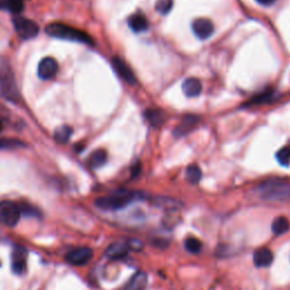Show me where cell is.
Returning a JSON list of instances; mask_svg holds the SVG:
<instances>
[{
  "label": "cell",
  "mask_w": 290,
  "mask_h": 290,
  "mask_svg": "<svg viewBox=\"0 0 290 290\" xmlns=\"http://www.w3.org/2000/svg\"><path fill=\"white\" fill-rule=\"evenodd\" d=\"M46 33L50 36L57 38V39L62 40H70L75 42H80L84 44H93V39L88 36V33L84 31H80L78 28H75L70 25L62 24V23H52L49 24L46 28Z\"/></svg>",
  "instance_id": "7a4b0ae2"
},
{
  "label": "cell",
  "mask_w": 290,
  "mask_h": 290,
  "mask_svg": "<svg viewBox=\"0 0 290 290\" xmlns=\"http://www.w3.org/2000/svg\"><path fill=\"white\" fill-rule=\"evenodd\" d=\"M4 8L10 10L12 14H20L24 8L23 0H6L5 7Z\"/></svg>",
  "instance_id": "484cf974"
},
{
  "label": "cell",
  "mask_w": 290,
  "mask_h": 290,
  "mask_svg": "<svg viewBox=\"0 0 290 290\" xmlns=\"http://www.w3.org/2000/svg\"><path fill=\"white\" fill-rule=\"evenodd\" d=\"M128 247H130V250H140V248H142V242H138V240H130L128 242Z\"/></svg>",
  "instance_id": "4dcf8cb0"
},
{
  "label": "cell",
  "mask_w": 290,
  "mask_h": 290,
  "mask_svg": "<svg viewBox=\"0 0 290 290\" xmlns=\"http://www.w3.org/2000/svg\"><path fill=\"white\" fill-rule=\"evenodd\" d=\"M185 248L190 254H198L202 250V242H200L198 238L188 237L185 240Z\"/></svg>",
  "instance_id": "cb8c5ba5"
},
{
  "label": "cell",
  "mask_w": 290,
  "mask_h": 290,
  "mask_svg": "<svg viewBox=\"0 0 290 290\" xmlns=\"http://www.w3.org/2000/svg\"><path fill=\"white\" fill-rule=\"evenodd\" d=\"M148 286V276L145 272L138 271L132 276L124 290H145Z\"/></svg>",
  "instance_id": "2e32d148"
},
{
  "label": "cell",
  "mask_w": 290,
  "mask_h": 290,
  "mask_svg": "<svg viewBox=\"0 0 290 290\" xmlns=\"http://www.w3.org/2000/svg\"><path fill=\"white\" fill-rule=\"evenodd\" d=\"M72 130L70 126H62L54 132V138L57 140L58 143H66L68 142V140L70 138Z\"/></svg>",
  "instance_id": "603a6c76"
},
{
  "label": "cell",
  "mask_w": 290,
  "mask_h": 290,
  "mask_svg": "<svg viewBox=\"0 0 290 290\" xmlns=\"http://www.w3.org/2000/svg\"><path fill=\"white\" fill-rule=\"evenodd\" d=\"M253 261L258 268H266L271 266L272 261H274V254H272L271 250L266 248V247L258 248L254 252Z\"/></svg>",
  "instance_id": "4fadbf2b"
},
{
  "label": "cell",
  "mask_w": 290,
  "mask_h": 290,
  "mask_svg": "<svg viewBox=\"0 0 290 290\" xmlns=\"http://www.w3.org/2000/svg\"><path fill=\"white\" fill-rule=\"evenodd\" d=\"M0 96L14 104L20 99L15 75L6 62H0Z\"/></svg>",
  "instance_id": "277c9868"
},
{
  "label": "cell",
  "mask_w": 290,
  "mask_h": 290,
  "mask_svg": "<svg viewBox=\"0 0 290 290\" xmlns=\"http://www.w3.org/2000/svg\"><path fill=\"white\" fill-rule=\"evenodd\" d=\"M144 117L153 127L161 126L166 120V114L160 109H148L144 112Z\"/></svg>",
  "instance_id": "ac0fdd59"
},
{
  "label": "cell",
  "mask_w": 290,
  "mask_h": 290,
  "mask_svg": "<svg viewBox=\"0 0 290 290\" xmlns=\"http://www.w3.org/2000/svg\"><path fill=\"white\" fill-rule=\"evenodd\" d=\"M138 198H142V194L134 193V192L120 190L114 193L99 198L96 200V206L104 211L120 210V208L128 206Z\"/></svg>",
  "instance_id": "3957f363"
},
{
  "label": "cell",
  "mask_w": 290,
  "mask_h": 290,
  "mask_svg": "<svg viewBox=\"0 0 290 290\" xmlns=\"http://www.w3.org/2000/svg\"><path fill=\"white\" fill-rule=\"evenodd\" d=\"M172 6L174 0H159V2H156V10L162 15H167L172 10Z\"/></svg>",
  "instance_id": "4316f807"
},
{
  "label": "cell",
  "mask_w": 290,
  "mask_h": 290,
  "mask_svg": "<svg viewBox=\"0 0 290 290\" xmlns=\"http://www.w3.org/2000/svg\"><path fill=\"white\" fill-rule=\"evenodd\" d=\"M128 244L125 242H114L110 245L106 250V256L112 260H120L125 258L128 253Z\"/></svg>",
  "instance_id": "9a60e30c"
},
{
  "label": "cell",
  "mask_w": 290,
  "mask_h": 290,
  "mask_svg": "<svg viewBox=\"0 0 290 290\" xmlns=\"http://www.w3.org/2000/svg\"><path fill=\"white\" fill-rule=\"evenodd\" d=\"M93 258V250L88 248V247H80V248H76L74 250H70V253L66 255V261L72 264V266H85Z\"/></svg>",
  "instance_id": "52a82bcc"
},
{
  "label": "cell",
  "mask_w": 290,
  "mask_h": 290,
  "mask_svg": "<svg viewBox=\"0 0 290 290\" xmlns=\"http://www.w3.org/2000/svg\"><path fill=\"white\" fill-rule=\"evenodd\" d=\"M153 204L159 208H164V210H178L180 203L174 198H153Z\"/></svg>",
  "instance_id": "ffe728a7"
},
{
  "label": "cell",
  "mask_w": 290,
  "mask_h": 290,
  "mask_svg": "<svg viewBox=\"0 0 290 290\" xmlns=\"http://www.w3.org/2000/svg\"><path fill=\"white\" fill-rule=\"evenodd\" d=\"M276 160H278L279 164L281 166H289L290 164V146L287 145V146L281 148L280 150L276 153Z\"/></svg>",
  "instance_id": "d4e9b609"
},
{
  "label": "cell",
  "mask_w": 290,
  "mask_h": 290,
  "mask_svg": "<svg viewBox=\"0 0 290 290\" xmlns=\"http://www.w3.org/2000/svg\"><path fill=\"white\" fill-rule=\"evenodd\" d=\"M256 2L263 6H270L276 2V0H256Z\"/></svg>",
  "instance_id": "1f68e13d"
},
{
  "label": "cell",
  "mask_w": 290,
  "mask_h": 290,
  "mask_svg": "<svg viewBox=\"0 0 290 290\" xmlns=\"http://www.w3.org/2000/svg\"><path fill=\"white\" fill-rule=\"evenodd\" d=\"M20 213L26 216H39V210L36 208H34L32 206H30L28 203H20L18 204Z\"/></svg>",
  "instance_id": "f546056e"
},
{
  "label": "cell",
  "mask_w": 290,
  "mask_h": 290,
  "mask_svg": "<svg viewBox=\"0 0 290 290\" xmlns=\"http://www.w3.org/2000/svg\"><path fill=\"white\" fill-rule=\"evenodd\" d=\"M128 25L130 28L133 30L134 32H144L148 28V22L143 14H134L133 16L130 17L128 20Z\"/></svg>",
  "instance_id": "e0dca14e"
},
{
  "label": "cell",
  "mask_w": 290,
  "mask_h": 290,
  "mask_svg": "<svg viewBox=\"0 0 290 290\" xmlns=\"http://www.w3.org/2000/svg\"><path fill=\"white\" fill-rule=\"evenodd\" d=\"M5 2H6V0H0V8L5 7Z\"/></svg>",
  "instance_id": "d6a6232c"
},
{
  "label": "cell",
  "mask_w": 290,
  "mask_h": 290,
  "mask_svg": "<svg viewBox=\"0 0 290 290\" xmlns=\"http://www.w3.org/2000/svg\"><path fill=\"white\" fill-rule=\"evenodd\" d=\"M182 92L187 98L198 96L202 92V83L195 78H190L182 83Z\"/></svg>",
  "instance_id": "5bb4252c"
},
{
  "label": "cell",
  "mask_w": 290,
  "mask_h": 290,
  "mask_svg": "<svg viewBox=\"0 0 290 290\" xmlns=\"http://www.w3.org/2000/svg\"><path fill=\"white\" fill-rule=\"evenodd\" d=\"M112 67H114V72H116L117 74L119 75V78L125 80L126 83L130 84V85L136 84V76H135V74L133 72V70H130V66L127 65V64L124 62L122 58L114 57L112 60Z\"/></svg>",
  "instance_id": "ba28073f"
},
{
  "label": "cell",
  "mask_w": 290,
  "mask_h": 290,
  "mask_svg": "<svg viewBox=\"0 0 290 290\" xmlns=\"http://www.w3.org/2000/svg\"><path fill=\"white\" fill-rule=\"evenodd\" d=\"M20 146H25V144L20 142V140L0 138V150H4V148H16Z\"/></svg>",
  "instance_id": "83f0119b"
},
{
  "label": "cell",
  "mask_w": 290,
  "mask_h": 290,
  "mask_svg": "<svg viewBox=\"0 0 290 290\" xmlns=\"http://www.w3.org/2000/svg\"><path fill=\"white\" fill-rule=\"evenodd\" d=\"M272 96H274V92H272L271 90H266V92L260 93V94H258L256 96H254L253 99H252L248 102V104H263V102H268V101L271 100ZM248 104H247V106H248Z\"/></svg>",
  "instance_id": "f1b7e54d"
},
{
  "label": "cell",
  "mask_w": 290,
  "mask_h": 290,
  "mask_svg": "<svg viewBox=\"0 0 290 290\" xmlns=\"http://www.w3.org/2000/svg\"><path fill=\"white\" fill-rule=\"evenodd\" d=\"M58 72V62L56 59L46 57L44 58L39 62V67H38V75L41 80H50L56 76Z\"/></svg>",
  "instance_id": "30bf717a"
},
{
  "label": "cell",
  "mask_w": 290,
  "mask_h": 290,
  "mask_svg": "<svg viewBox=\"0 0 290 290\" xmlns=\"http://www.w3.org/2000/svg\"><path fill=\"white\" fill-rule=\"evenodd\" d=\"M12 24H14L15 31L18 34L20 38L23 40H31L36 38L39 34L40 28L34 20L25 18V17L17 16L12 20Z\"/></svg>",
  "instance_id": "8992f818"
},
{
  "label": "cell",
  "mask_w": 290,
  "mask_h": 290,
  "mask_svg": "<svg viewBox=\"0 0 290 290\" xmlns=\"http://www.w3.org/2000/svg\"><path fill=\"white\" fill-rule=\"evenodd\" d=\"M186 178L190 184H198L202 179V172L198 164H190L186 169Z\"/></svg>",
  "instance_id": "7402d4cb"
},
{
  "label": "cell",
  "mask_w": 290,
  "mask_h": 290,
  "mask_svg": "<svg viewBox=\"0 0 290 290\" xmlns=\"http://www.w3.org/2000/svg\"><path fill=\"white\" fill-rule=\"evenodd\" d=\"M28 252L23 247H16L12 255V270L15 274H22L26 270Z\"/></svg>",
  "instance_id": "8fae6325"
},
{
  "label": "cell",
  "mask_w": 290,
  "mask_h": 290,
  "mask_svg": "<svg viewBox=\"0 0 290 290\" xmlns=\"http://www.w3.org/2000/svg\"><path fill=\"white\" fill-rule=\"evenodd\" d=\"M256 193L266 201H288L290 200V185L280 179H270L256 187Z\"/></svg>",
  "instance_id": "6da1fadb"
},
{
  "label": "cell",
  "mask_w": 290,
  "mask_h": 290,
  "mask_svg": "<svg viewBox=\"0 0 290 290\" xmlns=\"http://www.w3.org/2000/svg\"><path fill=\"white\" fill-rule=\"evenodd\" d=\"M106 158H108V153L104 148H99L92 153L88 158V164L92 168H100L106 162Z\"/></svg>",
  "instance_id": "d6986e66"
},
{
  "label": "cell",
  "mask_w": 290,
  "mask_h": 290,
  "mask_svg": "<svg viewBox=\"0 0 290 290\" xmlns=\"http://www.w3.org/2000/svg\"><path fill=\"white\" fill-rule=\"evenodd\" d=\"M271 229H272V232H274V234H276V236H280V234L287 232L289 229L288 219L284 216L276 218V219H274V222H272Z\"/></svg>",
  "instance_id": "44dd1931"
},
{
  "label": "cell",
  "mask_w": 290,
  "mask_h": 290,
  "mask_svg": "<svg viewBox=\"0 0 290 290\" xmlns=\"http://www.w3.org/2000/svg\"><path fill=\"white\" fill-rule=\"evenodd\" d=\"M198 122L200 117L195 116V114H186L182 119L180 124L174 130V135L177 136V138H182V136L190 133V130H193Z\"/></svg>",
  "instance_id": "7c38bea8"
},
{
  "label": "cell",
  "mask_w": 290,
  "mask_h": 290,
  "mask_svg": "<svg viewBox=\"0 0 290 290\" xmlns=\"http://www.w3.org/2000/svg\"><path fill=\"white\" fill-rule=\"evenodd\" d=\"M20 219L18 204L12 201H0V224L6 227H15Z\"/></svg>",
  "instance_id": "5b68a950"
},
{
  "label": "cell",
  "mask_w": 290,
  "mask_h": 290,
  "mask_svg": "<svg viewBox=\"0 0 290 290\" xmlns=\"http://www.w3.org/2000/svg\"><path fill=\"white\" fill-rule=\"evenodd\" d=\"M192 28L196 36L200 40H206L214 32V26L210 20L208 18H198L192 24Z\"/></svg>",
  "instance_id": "9c48e42d"
}]
</instances>
